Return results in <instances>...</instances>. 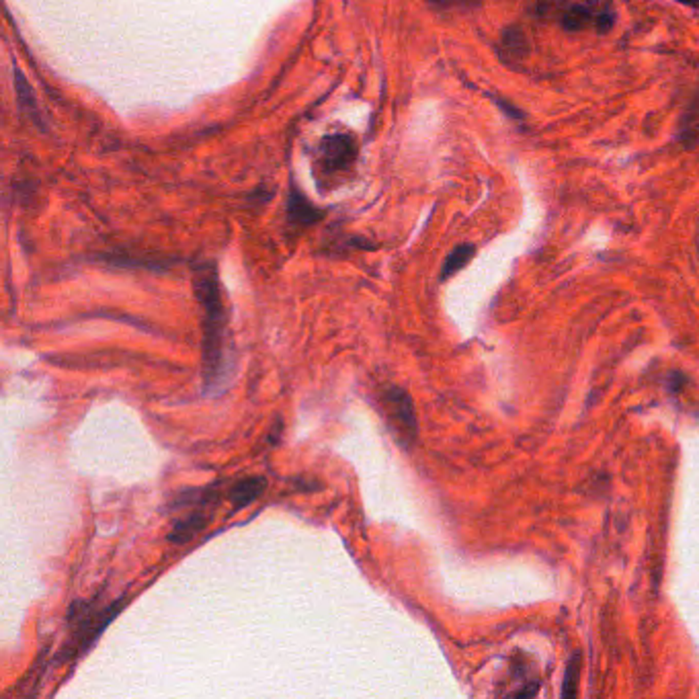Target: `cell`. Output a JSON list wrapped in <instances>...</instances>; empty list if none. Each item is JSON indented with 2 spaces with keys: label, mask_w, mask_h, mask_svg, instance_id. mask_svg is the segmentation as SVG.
Returning <instances> with one entry per match:
<instances>
[{
  "label": "cell",
  "mask_w": 699,
  "mask_h": 699,
  "mask_svg": "<svg viewBox=\"0 0 699 699\" xmlns=\"http://www.w3.org/2000/svg\"><path fill=\"white\" fill-rule=\"evenodd\" d=\"M193 288L203 306V378L209 390H222L230 379L228 314L215 264L203 263L195 269Z\"/></svg>",
  "instance_id": "obj_1"
},
{
  "label": "cell",
  "mask_w": 699,
  "mask_h": 699,
  "mask_svg": "<svg viewBox=\"0 0 699 699\" xmlns=\"http://www.w3.org/2000/svg\"><path fill=\"white\" fill-rule=\"evenodd\" d=\"M540 12L568 33H609L615 25L612 0H540Z\"/></svg>",
  "instance_id": "obj_2"
},
{
  "label": "cell",
  "mask_w": 699,
  "mask_h": 699,
  "mask_svg": "<svg viewBox=\"0 0 699 699\" xmlns=\"http://www.w3.org/2000/svg\"><path fill=\"white\" fill-rule=\"evenodd\" d=\"M119 612V606H110L107 609L93 607L91 603L78 601L70 607L68 614V622L72 626V642L64 646L62 658H70L74 654H83L91 644L97 640L99 634L103 632L107 623H110L115 614Z\"/></svg>",
  "instance_id": "obj_3"
},
{
  "label": "cell",
  "mask_w": 699,
  "mask_h": 699,
  "mask_svg": "<svg viewBox=\"0 0 699 699\" xmlns=\"http://www.w3.org/2000/svg\"><path fill=\"white\" fill-rule=\"evenodd\" d=\"M382 404L396 441L404 450H410L419 435V423L415 404H412L409 392L398 388V386H390L382 394Z\"/></svg>",
  "instance_id": "obj_4"
},
{
  "label": "cell",
  "mask_w": 699,
  "mask_h": 699,
  "mask_svg": "<svg viewBox=\"0 0 699 699\" xmlns=\"http://www.w3.org/2000/svg\"><path fill=\"white\" fill-rule=\"evenodd\" d=\"M321 154L327 168L343 171L349 168L357 158V140L349 134H335L322 140Z\"/></svg>",
  "instance_id": "obj_5"
},
{
  "label": "cell",
  "mask_w": 699,
  "mask_h": 699,
  "mask_svg": "<svg viewBox=\"0 0 699 699\" xmlns=\"http://www.w3.org/2000/svg\"><path fill=\"white\" fill-rule=\"evenodd\" d=\"M529 56V42L524 29L517 25L507 27L499 39V58L507 66H517Z\"/></svg>",
  "instance_id": "obj_6"
},
{
  "label": "cell",
  "mask_w": 699,
  "mask_h": 699,
  "mask_svg": "<svg viewBox=\"0 0 699 699\" xmlns=\"http://www.w3.org/2000/svg\"><path fill=\"white\" fill-rule=\"evenodd\" d=\"M264 486H267V480L261 476H250L236 482L232 491H230V499H232L234 508H242L250 503H255V500L264 492Z\"/></svg>",
  "instance_id": "obj_7"
},
{
  "label": "cell",
  "mask_w": 699,
  "mask_h": 699,
  "mask_svg": "<svg viewBox=\"0 0 699 699\" xmlns=\"http://www.w3.org/2000/svg\"><path fill=\"white\" fill-rule=\"evenodd\" d=\"M288 215L289 220L297 224V226H310L322 218L321 209H316L302 193L291 191L288 201Z\"/></svg>",
  "instance_id": "obj_8"
},
{
  "label": "cell",
  "mask_w": 699,
  "mask_h": 699,
  "mask_svg": "<svg viewBox=\"0 0 699 699\" xmlns=\"http://www.w3.org/2000/svg\"><path fill=\"white\" fill-rule=\"evenodd\" d=\"M15 93H17V101H19V110L27 113V118H29L31 121H36L37 126H42V113H39L36 93H33L29 83H27L21 68H15Z\"/></svg>",
  "instance_id": "obj_9"
},
{
  "label": "cell",
  "mask_w": 699,
  "mask_h": 699,
  "mask_svg": "<svg viewBox=\"0 0 699 699\" xmlns=\"http://www.w3.org/2000/svg\"><path fill=\"white\" fill-rule=\"evenodd\" d=\"M207 521L209 519L206 513L193 511L187 519L176 521L171 533H168V541H171V544H187V541H191L195 535L207 525Z\"/></svg>",
  "instance_id": "obj_10"
},
{
  "label": "cell",
  "mask_w": 699,
  "mask_h": 699,
  "mask_svg": "<svg viewBox=\"0 0 699 699\" xmlns=\"http://www.w3.org/2000/svg\"><path fill=\"white\" fill-rule=\"evenodd\" d=\"M476 253V248H474V244H459L451 250L450 255H447V259L443 263V269H441V280H450L451 275H456L459 269H464L470 259Z\"/></svg>",
  "instance_id": "obj_11"
},
{
  "label": "cell",
  "mask_w": 699,
  "mask_h": 699,
  "mask_svg": "<svg viewBox=\"0 0 699 699\" xmlns=\"http://www.w3.org/2000/svg\"><path fill=\"white\" fill-rule=\"evenodd\" d=\"M579 656H574L573 661H570L568 669H566V677H565V691H562V695L565 697H573L576 695V681H579Z\"/></svg>",
  "instance_id": "obj_12"
},
{
  "label": "cell",
  "mask_w": 699,
  "mask_h": 699,
  "mask_svg": "<svg viewBox=\"0 0 699 699\" xmlns=\"http://www.w3.org/2000/svg\"><path fill=\"white\" fill-rule=\"evenodd\" d=\"M677 3L687 4V6H699V0H677Z\"/></svg>",
  "instance_id": "obj_13"
}]
</instances>
